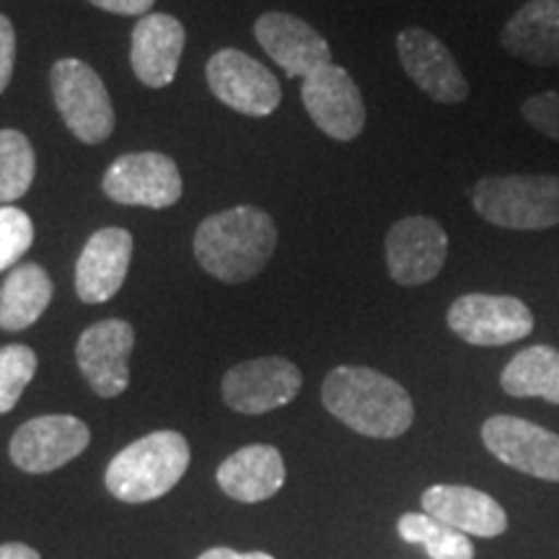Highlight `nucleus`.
<instances>
[{
  "label": "nucleus",
  "mask_w": 559,
  "mask_h": 559,
  "mask_svg": "<svg viewBox=\"0 0 559 559\" xmlns=\"http://www.w3.org/2000/svg\"><path fill=\"white\" fill-rule=\"evenodd\" d=\"M321 402L340 423L366 438H400L415 423L407 389L373 368H334L321 386Z\"/></svg>",
  "instance_id": "nucleus-1"
},
{
  "label": "nucleus",
  "mask_w": 559,
  "mask_h": 559,
  "mask_svg": "<svg viewBox=\"0 0 559 559\" xmlns=\"http://www.w3.org/2000/svg\"><path fill=\"white\" fill-rule=\"evenodd\" d=\"M277 228L264 210L239 205L210 215L194 234V257L221 283H247L267 267Z\"/></svg>",
  "instance_id": "nucleus-2"
},
{
  "label": "nucleus",
  "mask_w": 559,
  "mask_h": 559,
  "mask_svg": "<svg viewBox=\"0 0 559 559\" xmlns=\"http://www.w3.org/2000/svg\"><path fill=\"white\" fill-rule=\"evenodd\" d=\"M190 466V443L177 430H158L135 440L109 461L107 489L122 502H151L179 485Z\"/></svg>",
  "instance_id": "nucleus-3"
},
{
  "label": "nucleus",
  "mask_w": 559,
  "mask_h": 559,
  "mask_svg": "<svg viewBox=\"0 0 559 559\" xmlns=\"http://www.w3.org/2000/svg\"><path fill=\"white\" fill-rule=\"evenodd\" d=\"M472 202L481 218L498 228H555L559 226V177L555 174L485 177L474 185Z\"/></svg>",
  "instance_id": "nucleus-4"
},
{
  "label": "nucleus",
  "mask_w": 559,
  "mask_h": 559,
  "mask_svg": "<svg viewBox=\"0 0 559 559\" xmlns=\"http://www.w3.org/2000/svg\"><path fill=\"white\" fill-rule=\"evenodd\" d=\"M50 83L62 122L81 143L99 145L111 135L115 107H111L107 86L94 68L83 60L62 58L55 62Z\"/></svg>",
  "instance_id": "nucleus-5"
},
{
  "label": "nucleus",
  "mask_w": 559,
  "mask_h": 559,
  "mask_svg": "<svg viewBox=\"0 0 559 559\" xmlns=\"http://www.w3.org/2000/svg\"><path fill=\"white\" fill-rule=\"evenodd\" d=\"M451 332L474 347H502L534 332V313L515 296L466 293L449 309Z\"/></svg>",
  "instance_id": "nucleus-6"
},
{
  "label": "nucleus",
  "mask_w": 559,
  "mask_h": 559,
  "mask_svg": "<svg viewBox=\"0 0 559 559\" xmlns=\"http://www.w3.org/2000/svg\"><path fill=\"white\" fill-rule=\"evenodd\" d=\"M102 190L120 205L164 210L177 205L185 185L174 158L145 151L117 158L104 174Z\"/></svg>",
  "instance_id": "nucleus-7"
},
{
  "label": "nucleus",
  "mask_w": 559,
  "mask_h": 559,
  "mask_svg": "<svg viewBox=\"0 0 559 559\" xmlns=\"http://www.w3.org/2000/svg\"><path fill=\"white\" fill-rule=\"evenodd\" d=\"M91 443V430L73 415L34 417L13 432L11 461L26 474H50L79 459Z\"/></svg>",
  "instance_id": "nucleus-8"
},
{
  "label": "nucleus",
  "mask_w": 559,
  "mask_h": 559,
  "mask_svg": "<svg viewBox=\"0 0 559 559\" xmlns=\"http://www.w3.org/2000/svg\"><path fill=\"white\" fill-rule=\"evenodd\" d=\"M487 451L510 469L559 481V436L513 415H495L481 425Z\"/></svg>",
  "instance_id": "nucleus-9"
},
{
  "label": "nucleus",
  "mask_w": 559,
  "mask_h": 559,
  "mask_svg": "<svg viewBox=\"0 0 559 559\" xmlns=\"http://www.w3.org/2000/svg\"><path fill=\"white\" fill-rule=\"evenodd\" d=\"M300 99L313 124L340 143H349L366 128V104L358 83L334 62L304 79Z\"/></svg>",
  "instance_id": "nucleus-10"
},
{
  "label": "nucleus",
  "mask_w": 559,
  "mask_h": 559,
  "mask_svg": "<svg viewBox=\"0 0 559 559\" xmlns=\"http://www.w3.org/2000/svg\"><path fill=\"white\" fill-rule=\"evenodd\" d=\"M207 86L226 107L247 117H267L280 104V83L262 62L241 50H221L207 60Z\"/></svg>",
  "instance_id": "nucleus-11"
},
{
  "label": "nucleus",
  "mask_w": 559,
  "mask_h": 559,
  "mask_svg": "<svg viewBox=\"0 0 559 559\" xmlns=\"http://www.w3.org/2000/svg\"><path fill=\"white\" fill-rule=\"evenodd\" d=\"M135 330L122 319H104L88 326L75 345V360L96 396L115 400L130 386V355Z\"/></svg>",
  "instance_id": "nucleus-12"
},
{
  "label": "nucleus",
  "mask_w": 559,
  "mask_h": 559,
  "mask_svg": "<svg viewBox=\"0 0 559 559\" xmlns=\"http://www.w3.org/2000/svg\"><path fill=\"white\" fill-rule=\"evenodd\" d=\"M304 376L285 358H257L234 366L223 379V400L241 415H264L298 396Z\"/></svg>",
  "instance_id": "nucleus-13"
},
{
  "label": "nucleus",
  "mask_w": 559,
  "mask_h": 559,
  "mask_svg": "<svg viewBox=\"0 0 559 559\" xmlns=\"http://www.w3.org/2000/svg\"><path fill=\"white\" fill-rule=\"evenodd\" d=\"M449 257V234L438 221L409 215L386 234V267L394 283L425 285L436 280Z\"/></svg>",
  "instance_id": "nucleus-14"
},
{
  "label": "nucleus",
  "mask_w": 559,
  "mask_h": 559,
  "mask_svg": "<svg viewBox=\"0 0 559 559\" xmlns=\"http://www.w3.org/2000/svg\"><path fill=\"white\" fill-rule=\"evenodd\" d=\"M396 52L404 73L417 83L432 102L461 104L469 96V81L461 73L456 58L436 34L419 26L400 32Z\"/></svg>",
  "instance_id": "nucleus-15"
},
{
  "label": "nucleus",
  "mask_w": 559,
  "mask_h": 559,
  "mask_svg": "<svg viewBox=\"0 0 559 559\" xmlns=\"http://www.w3.org/2000/svg\"><path fill=\"white\" fill-rule=\"evenodd\" d=\"M254 34L262 50L285 70L288 79H309L319 68L332 66V50L324 34L290 13H262L254 24Z\"/></svg>",
  "instance_id": "nucleus-16"
},
{
  "label": "nucleus",
  "mask_w": 559,
  "mask_h": 559,
  "mask_svg": "<svg viewBox=\"0 0 559 559\" xmlns=\"http://www.w3.org/2000/svg\"><path fill=\"white\" fill-rule=\"evenodd\" d=\"M132 249L135 241L124 228L109 226L91 236L75 264V293L83 304H104L120 293L132 262Z\"/></svg>",
  "instance_id": "nucleus-17"
},
{
  "label": "nucleus",
  "mask_w": 559,
  "mask_h": 559,
  "mask_svg": "<svg viewBox=\"0 0 559 559\" xmlns=\"http://www.w3.org/2000/svg\"><path fill=\"white\" fill-rule=\"evenodd\" d=\"M185 26L169 13H148L138 19L130 41V66L148 88L169 86L185 52Z\"/></svg>",
  "instance_id": "nucleus-18"
},
{
  "label": "nucleus",
  "mask_w": 559,
  "mask_h": 559,
  "mask_svg": "<svg viewBox=\"0 0 559 559\" xmlns=\"http://www.w3.org/2000/svg\"><path fill=\"white\" fill-rule=\"evenodd\" d=\"M423 510L466 536L495 539L508 528L506 510L492 495L464 485H432L423 492Z\"/></svg>",
  "instance_id": "nucleus-19"
},
{
  "label": "nucleus",
  "mask_w": 559,
  "mask_h": 559,
  "mask_svg": "<svg viewBox=\"0 0 559 559\" xmlns=\"http://www.w3.org/2000/svg\"><path fill=\"white\" fill-rule=\"evenodd\" d=\"M500 45L528 66H559V0H528L500 32Z\"/></svg>",
  "instance_id": "nucleus-20"
},
{
  "label": "nucleus",
  "mask_w": 559,
  "mask_h": 559,
  "mask_svg": "<svg viewBox=\"0 0 559 559\" xmlns=\"http://www.w3.org/2000/svg\"><path fill=\"white\" fill-rule=\"evenodd\" d=\"M218 485L228 498L239 502H262L275 498L285 485V461L275 445H247L218 466Z\"/></svg>",
  "instance_id": "nucleus-21"
},
{
  "label": "nucleus",
  "mask_w": 559,
  "mask_h": 559,
  "mask_svg": "<svg viewBox=\"0 0 559 559\" xmlns=\"http://www.w3.org/2000/svg\"><path fill=\"white\" fill-rule=\"evenodd\" d=\"M52 300V280L39 264H19L0 285V330L21 332L37 324Z\"/></svg>",
  "instance_id": "nucleus-22"
},
{
  "label": "nucleus",
  "mask_w": 559,
  "mask_h": 559,
  "mask_svg": "<svg viewBox=\"0 0 559 559\" xmlns=\"http://www.w3.org/2000/svg\"><path fill=\"white\" fill-rule=\"evenodd\" d=\"M500 386L515 400L539 396L559 404V349L549 345L521 349L500 373Z\"/></svg>",
  "instance_id": "nucleus-23"
},
{
  "label": "nucleus",
  "mask_w": 559,
  "mask_h": 559,
  "mask_svg": "<svg viewBox=\"0 0 559 559\" xmlns=\"http://www.w3.org/2000/svg\"><path fill=\"white\" fill-rule=\"evenodd\" d=\"M396 531L407 544L425 547L430 559H474L469 536L428 513H404Z\"/></svg>",
  "instance_id": "nucleus-24"
},
{
  "label": "nucleus",
  "mask_w": 559,
  "mask_h": 559,
  "mask_svg": "<svg viewBox=\"0 0 559 559\" xmlns=\"http://www.w3.org/2000/svg\"><path fill=\"white\" fill-rule=\"evenodd\" d=\"M37 158L29 138L19 130H0V202L11 205L13 200L29 192Z\"/></svg>",
  "instance_id": "nucleus-25"
},
{
  "label": "nucleus",
  "mask_w": 559,
  "mask_h": 559,
  "mask_svg": "<svg viewBox=\"0 0 559 559\" xmlns=\"http://www.w3.org/2000/svg\"><path fill=\"white\" fill-rule=\"evenodd\" d=\"M37 353L26 345L0 347V415L16 407L37 373Z\"/></svg>",
  "instance_id": "nucleus-26"
},
{
  "label": "nucleus",
  "mask_w": 559,
  "mask_h": 559,
  "mask_svg": "<svg viewBox=\"0 0 559 559\" xmlns=\"http://www.w3.org/2000/svg\"><path fill=\"white\" fill-rule=\"evenodd\" d=\"M34 243V223L16 205H0V272L11 270Z\"/></svg>",
  "instance_id": "nucleus-27"
},
{
  "label": "nucleus",
  "mask_w": 559,
  "mask_h": 559,
  "mask_svg": "<svg viewBox=\"0 0 559 559\" xmlns=\"http://www.w3.org/2000/svg\"><path fill=\"white\" fill-rule=\"evenodd\" d=\"M521 115L536 132L559 143V91H544V94L528 96L521 104Z\"/></svg>",
  "instance_id": "nucleus-28"
},
{
  "label": "nucleus",
  "mask_w": 559,
  "mask_h": 559,
  "mask_svg": "<svg viewBox=\"0 0 559 559\" xmlns=\"http://www.w3.org/2000/svg\"><path fill=\"white\" fill-rule=\"evenodd\" d=\"M13 66H16V29L11 19L0 13V94L9 88Z\"/></svg>",
  "instance_id": "nucleus-29"
},
{
  "label": "nucleus",
  "mask_w": 559,
  "mask_h": 559,
  "mask_svg": "<svg viewBox=\"0 0 559 559\" xmlns=\"http://www.w3.org/2000/svg\"><path fill=\"white\" fill-rule=\"evenodd\" d=\"M91 5L96 9L107 11V13H120V16H148V11L153 9L156 0H88Z\"/></svg>",
  "instance_id": "nucleus-30"
},
{
  "label": "nucleus",
  "mask_w": 559,
  "mask_h": 559,
  "mask_svg": "<svg viewBox=\"0 0 559 559\" xmlns=\"http://www.w3.org/2000/svg\"><path fill=\"white\" fill-rule=\"evenodd\" d=\"M198 559H275L267 551H234L228 547H215V549H207L202 551Z\"/></svg>",
  "instance_id": "nucleus-31"
},
{
  "label": "nucleus",
  "mask_w": 559,
  "mask_h": 559,
  "mask_svg": "<svg viewBox=\"0 0 559 559\" xmlns=\"http://www.w3.org/2000/svg\"><path fill=\"white\" fill-rule=\"evenodd\" d=\"M0 559H41L37 549L26 547V544L11 542V544H0Z\"/></svg>",
  "instance_id": "nucleus-32"
}]
</instances>
